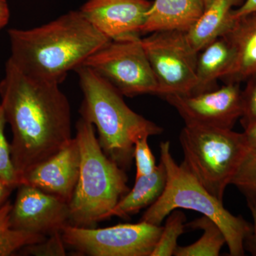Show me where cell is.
I'll list each match as a JSON object with an SVG mask.
<instances>
[{
	"label": "cell",
	"instance_id": "9a60e30c",
	"mask_svg": "<svg viewBox=\"0 0 256 256\" xmlns=\"http://www.w3.org/2000/svg\"><path fill=\"white\" fill-rule=\"evenodd\" d=\"M204 10L202 0H154L141 34L164 31L186 32Z\"/></svg>",
	"mask_w": 256,
	"mask_h": 256
},
{
	"label": "cell",
	"instance_id": "484cf974",
	"mask_svg": "<svg viewBox=\"0 0 256 256\" xmlns=\"http://www.w3.org/2000/svg\"><path fill=\"white\" fill-rule=\"evenodd\" d=\"M248 80L247 86L242 92V114L240 121L244 128L256 122V74Z\"/></svg>",
	"mask_w": 256,
	"mask_h": 256
},
{
	"label": "cell",
	"instance_id": "83f0119b",
	"mask_svg": "<svg viewBox=\"0 0 256 256\" xmlns=\"http://www.w3.org/2000/svg\"><path fill=\"white\" fill-rule=\"evenodd\" d=\"M256 12V0H245L238 8L234 10V18H238L246 15Z\"/></svg>",
	"mask_w": 256,
	"mask_h": 256
},
{
	"label": "cell",
	"instance_id": "8992f818",
	"mask_svg": "<svg viewBox=\"0 0 256 256\" xmlns=\"http://www.w3.org/2000/svg\"><path fill=\"white\" fill-rule=\"evenodd\" d=\"M180 141L184 156L181 164L223 202L226 188L250 149L244 132L185 124Z\"/></svg>",
	"mask_w": 256,
	"mask_h": 256
},
{
	"label": "cell",
	"instance_id": "ba28073f",
	"mask_svg": "<svg viewBox=\"0 0 256 256\" xmlns=\"http://www.w3.org/2000/svg\"><path fill=\"white\" fill-rule=\"evenodd\" d=\"M163 226L140 220L96 228L66 226L62 236L66 248L90 256H151Z\"/></svg>",
	"mask_w": 256,
	"mask_h": 256
},
{
	"label": "cell",
	"instance_id": "603a6c76",
	"mask_svg": "<svg viewBox=\"0 0 256 256\" xmlns=\"http://www.w3.org/2000/svg\"><path fill=\"white\" fill-rule=\"evenodd\" d=\"M6 124L4 111L0 104V178L10 186L18 188V178L12 161L10 144L5 136Z\"/></svg>",
	"mask_w": 256,
	"mask_h": 256
},
{
	"label": "cell",
	"instance_id": "277c9868",
	"mask_svg": "<svg viewBox=\"0 0 256 256\" xmlns=\"http://www.w3.org/2000/svg\"><path fill=\"white\" fill-rule=\"evenodd\" d=\"M76 129L80 168L68 204L69 224L95 228L129 192L128 178L124 170L102 151L92 124L80 118Z\"/></svg>",
	"mask_w": 256,
	"mask_h": 256
},
{
	"label": "cell",
	"instance_id": "6da1fadb",
	"mask_svg": "<svg viewBox=\"0 0 256 256\" xmlns=\"http://www.w3.org/2000/svg\"><path fill=\"white\" fill-rule=\"evenodd\" d=\"M60 84L33 78L10 58L0 80V104L12 132V161L23 174L50 159L72 137V112Z\"/></svg>",
	"mask_w": 256,
	"mask_h": 256
},
{
	"label": "cell",
	"instance_id": "7c38bea8",
	"mask_svg": "<svg viewBox=\"0 0 256 256\" xmlns=\"http://www.w3.org/2000/svg\"><path fill=\"white\" fill-rule=\"evenodd\" d=\"M152 5L148 0H88L80 12L111 41L140 36Z\"/></svg>",
	"mask_w": 256,
	"mask_h": 256
},
{
	"label": "cell",
	"instance_id": "d4e9b609",
	"mask_svg": "<svg viewBox=\"0 0 256 256\" xmlns=\"http://www.w3.org/2000/svg\"><path fill=\"white\" fill-rule=\"evenodd\" d=\"M148 138H142L134 144L133 158L136 160L137 169L136 178L152 174L158 166L156 158L148 144Z\"/></svg>",
	"mask_w": 256,
	"mask_h": 256
},
{
	"label": "cell",
	"instance_id": "4316f807",
	"mask_svg": "<svg viewBox=\"0 0 256 256\" xmlns=\"http://www.w3.org/2000/svg\"><path fill=\"white\" fill-rule=\"evenodd\" d=\"M248 205L252 212L254 225L252 234L249 236L245 242V247H247L252 255L256 256V198H246Z\"/></svg>",
	"mask_w": 256,
	"mask_h": 256
},
{
	"label": "cell",
	"instance_id": "4fadbf2b",
	"mask_svg": "<svg viewBox=\"0 0 256 256\" xmlns=\"http://www.w3.org/2000/svg\"><path fill=\"white\" fill-rule=\"evenodd\" d=\"M80 152L76 138H73L63 149L22 176L20 184L37 188L70 203L78 182Z\"/></svg>",
	"mask_w": 256,
	"mask_h": 256
},
{
	"label": "cell",
	"instance_id": "8fae6325",
	"mask_svg": "<svg viewBox=\"0 0 256 256\" xmlns=\"http://www.w3.org/2000/svg\"><path fill=\"white\" fill-rule=\"evenodd\" d=\"M18 188L10 212L12 228L47 236L69 224L68 204L30 185Z\"/></svg>",
	"mask_w": 256,
	"mask_h": 256
},
{
	"label": "cell",
	"instance_id": "ffe728a7",
	"mask_svg": "<svg viewBox=\"0 0 256 256\" xmlns=\"http://www.w3.org/2000/svg\"><path fill=\"white\" fill-rule=\"evenodd\" d=\"M12 206V204L9 201L0 206V256L16 255L24 247L43 242L46 238L41 234L12 228L10 222Z\"/></svg>",
	"mask_w": 256,
	"mask_h": 256
},
{
	"label": "cell",
	"instance_id": "52a82bcc",
	"mask_svg": "<svg viewBox=\"0 0 256 256\" xmlns=\"http://www.w3.org/2000/svg\"><path fill=\"white\" fill-rule=\"evenodd\" d=\"M82 66L100 76L124 96L160 95L159 85L140 36L110 41Z\"/></svg>",
	"mask_w": 256,
	"mask_h": 256
},
{
	"label": "cell",
	"instance_id": "ac0fdd59",
	"mask_svg": "<svg viewBox=\"0 0 256 256\" xmlns=\"http://www.w3.org/2000/svg\"><path fill=\"white\" fill-rule=\"evenodd\" d=\"M232 60V46L225 36L217 38L202 50L197 57L196 86L192 95L215 89L216 82L227 73Z\"/></svg>",
	"mask_w": 256,
	"mask_h": 256
},
{
	"label": "cell",
	"instance_id": "4dcf8cb0",
	"mask_svg": "<svg viewBox=\"0 0 256 256\" xmlns=\"http://www.w3.org/2000/svg\"><path fill=\"white\" fill-rule=\"evenodd\" d=\"M14 188L0 178V206H2L6 202L8 196Z\"/></svg>",
	"mask_w": 256,
	"mask_h": 256
},
{
	"label": "cell",
	"instance_id": "cb8c5ba5",
	"mask_svg": "<svg viewBox=\"0 0 256 256\" xmlns=\"http://www.w3.org/2000/svg\"><path fill=\"white\" fill-rule=\"evenodd\" d=\"M43 242L24 247L18 252L22 255L40 256H66V246L62 238V233L57 232L48 236Z\"/></svg>",
	"mask_w": 256,
	"mask_h": 256
},
{
	"label": "cell",
	"instance_id": "3957f363",
	"mask_svg": "<svg viewBox=\"0 0 256 256\" xmlns=\"http://www.w3.org/2000/svg\"><path fill=\"white\" fill-rule=\"evenodd\" d=\"M76 72L82 94L80 118L96 128L106 156L128 169L136 143L162 134L163 128L133 111L117 89L90 68L82 66Z\"/></svg>",
	"mask_w": 256,
	"mask_h": 256
},
{
	"label": "cell",
	"instance_id": "7402d4cb",
	"mask_svg": "<svg viewBox=\"0 0 256 256\" xmlns=\"http://www.w3.org/2000/svg\"><path fill=\"white\" fill-rule=\"evenodd\" d=\"M230 184L236 186L246 198H256V148H250Z\"/></svg>",
	"mask_w": 256,
	"mask_h": 256
},
{
	"label": "cell",
	"instance_id": "f546056e",
	"mask_svg": "<svg viewBox=\"0 0 256 256\" xmlns=\"http://www.w3.org/2000/svg\"><path fill=\"white\" fill-rule=\"evenodd\" d=\"M244 136L250 148H256V122L244 128Z\"/></svg>",
	"mask_w": 256,
	"mask_h": 256
},
{
	"label": "cell",
	"instance_id": "d6986e66",
	"mask_svg": "<svg viewBox=\"0 0 256 256\" xmlns=\"http://www.w3.org/2000/svg\"><path fill=\"white\" fill-rule=\"evenodd\" d=\"M186 227L202 229L203 235L197 242L188 246H178L175 256H218L224 244H226L225 236L220 226L213 220L204 216L192 220Z\"/></svg>",
	"mask_w": 256,
	"mask_h": 256
},
{
	"label": "cell",
	"instance_id": "30bf717a",
	"mask_svg": "<svg viewBox=\"0 0 256 256\" xmlns=\"http://www.w3.org/2000/svg\"><path fill=\"white\" fill-rule=\"evenodd\" d=\"M186 124L233 130L242 114V92L236 82L196 95H166Z\"/></svg>",
	"mask_w": 256,
	"mask_h": 256
},
{
	"label": "cell",
	"instance_id": "5bb4252c",
	"mask_svg": "<svg viewBox=\"0 0 256 256\" xmlns=\"http://www.w3.org/2000/svg\"><path fill=\"white\" fill-rule=\"evenodd\" d=\"M224 36L232 46L233 60L222 80L236 84L248 80L256 74V12L236 18Z\"/></svg>",
	"mask_w": 256,
	"mask_h": 256
},
{
	"label": "cell",
	"instance_id": "2e32d148",
	"mask_svg": "<svg viewBox=\"0 0 256 256\" xmlns=\"http://www.w3.org/2000/svg\"><path fill=\"white\" fill-rule=\"evenodd\" d=\"M239 0H215L186 32L190 45L200 53L210 44L224 36L233 26L234 6Z\"/></svg>",
	"mask_w": 256,
	"mask_h": 256
},
{
	"label": "cell",
	"instance_id": "44dd1931",
	"mask_svg": "<svg viewBox=\"0 0 256 256\" xmlns=\"http://www.w3.org/2000/svg\"><path fill=\"white\" fill-rule=\"evenodd\" d=\"M168 216L166 224L163 227L159 240L151 256H174L175 250L178 246V237L184 233L186 228V224H184L186 216L183 212L175 210Z\"/></svg>",
	"mask_w": 256,
	"mask_h": 256
},
{
	"label": "cell",
	"instance_id": "f1b7e54d",
	"mask_svg": "<svg viewBox=\"0 0 256 256\" xmlns=\"http://www.w3.org/2000/svg\"><path fill=\"white\" fill-rule=\"evenodd\" d=\"M10 10L8 0H0V33L9 23Z\"/></svg>",
	"mask_w": 256,
	"mask_h": 256
},
{
	"label": "cell",
	"instance_id": "9c48e42d",
	"mask_svg": "<svg viewBox=\"0 0 256 256\" xmlns=\"http://www.w3.org/2000/svg\"><path fill=\"white\" fill-rule=\"evenodd\" d=\"M143 48L160 87V96H190L196 82L198 52L186 32L164 31L141 38Z\"/></svg>",
	"mask_w": 256,
	"mask_h": 256
},
{
	"label": "cell",
	"instance_id": "7a4b0ae2",
	"mask_svg": "<svg viewBox=\"0 0 256 256\" xmlns=\"http://www.w3.org/2000/svg\"><path fill=\"white\" fill-rule=\"evenodd\" d=\"M8 36L9 58L23 73L58 84L111 41L79 10L37 28H10Z\"/></svg>",
	"mask_w": 256,
	"mask_h": 256
},
{
	"label": "cell",
	"instance_id": "5b68a950",
	"mask_svg": "<svg viewBox=\"0 0 256 256\" xmlns=\"http://www.w3.org/2000/svg\"><path fill=\"white\" fill-rule=\"evenodd\" d=\"M160 158L166 172L164 192L144 212L141 220L161 226L176 208L195 210L213 220L220 226L232 256L245 255V242L252 226L242 216L232 214L223 202L214 196L182 165L176 164L169 141L160 144Z\"/></svg>",
	"mask_w": 256,
	"mask_h": 256
},
{
	"label": "cell",
	"instance_id": "1f68e13d",
	"mask_svg": "<svg viewBox=\"0 0 256 256\" xmlns=\"http://www.w3.org/2000/svg\"><path fill=\"white\" fill-rule=\"evenodd\" d=\"M202 2H203L205 9V8H208V6H210L212 2H214V1H215V0H202Z\"/></svg>",
	"mask_w": 256,
	"mask_h": 256
},
{
	"label": "cell",
	"instance_id": "e0dca14e",
	"mask_svg": "<svg viewBox=\"0 0 256 256\" xmlns=\"http://www.w3.org/2000/svg\"><path fill=\"white\" fill-rule=\"evenodd\" d=\"M166 183V172L160 162L152 174L136 178L132 190L108 214L106 220L114 216L128 218L142 208L150 206L161 196Z\"/></svg>",
	"mask_w": 256,
	"mask_h": 256
}]
</instances>
